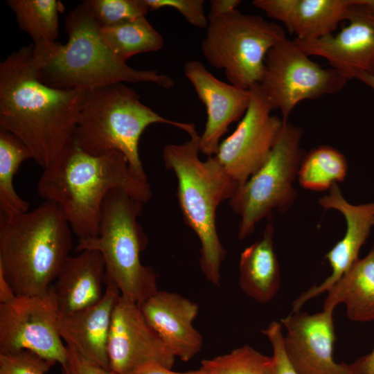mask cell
<instances>
[{
    "label": "cell",
    "instance_id": "obj_1",
    "mask_svg": "<svg viewBox=\"0 0 374 374\" xmlns=\"http://www.w3.org/2000/svg\"><path fill=\"white\" fill-rule=\"evenodd\" d=\"M33 52L30 44L0 63V129L19 138L45 169L73 142L88 90L42 83L34 69Z\"/></svg>",
    "mask_w": 374,
    "mask_h": 374
},
{
    "label": "cell",
    "instance_id": "obj_2",
    "mask_svg": "<svg viewBox=\"0 0 374 374\" xmlns=\"http://www.w3.org/2000/svg\"><path fill=\"white\" fill-rule=\"evenodd\" d=\"M114 189H122L143 204L152 197L148 182L132 175L121 152L91 155L75 140L44 169L37 184L39 197L60 207L78 240L98 235L104 200Z\"/></svg>",
    "mask_w": 374,
    "mask_h": 374
},
{
    "label": "cell",
    "instance_id": "obj_3",
    "mask_svg": "<svg viewBox=\"0 0 374 374\" xmlns=\"http://www.w3.org/2000/svg\"><path fill=\"white\" fill-rule=\"evenodd\" d=\"M68 41L51 46H33L37 78L57 89L91 90L116 83L151 82L169 89L174 80L156 70H139L119 60L105 41L100 27L82 1L65 19Z\"/></svg>",
    "mask_w": 374,
    "mask_h": 374
},
{
    "label": "cell",
    "instance_id": "obj_4",
    "mask_svg": "<svg viewBox=\"0 0 374 374\" xmlns=\"http://www.w3.org/2000/svg\"><path fill=\"white\" fill-rule=\"evenodd\" d=\"M60 207L44 201L15 215L0 213V267L17 296L46 293L73 247Z\"/></svg>",
    "mask_w": 374,
    "mask_h": 374
},
{
    "label": "cell",
    "instance_id": "obj_5",
    "mask_svg": "<svg viewBox=\"0 0 374 374\" xmlns=\"http://www.w3.org/2000/svg\"><path fill=\"white\" fill-rule=\"evenodd\" d=\"M190 136L181 144L166 145L163 160L176 176L177 197L185 223L199 240L200 269L207 280L219 286L226 252L217 232L216 211L223 201L233 197L238 186L214 156L200 160V136L196 132Z\"/></svg>",
    "mask_w": 374,
    "mask_h": 374
},
{
    "label": "cell",
    "instance_id": "obj_6",
    "mask_svg": "<svg viewBox=\"0 0 374 374\" xmlns=\"http://www.w3.org/2000/svg\"><path fill=\"white\" fill-rule=\"evenodd\" d=\"M165 123L189 135L196 132L192 123L166 118L144 105L139 95L124 83L112 84L86 93L74 133V140L86 152L102 155L121 152L136 179L148 181L139 153V142L146 127Z\"/></svg>",
    "mask_w": 374,
    "mask_h": 374
},
{
    "label": "cell",
    "instance_id": "obj_7",
    "mask_svg": "<svg viewBox=\"0 0 374 374\" xmlns=\"http://www.w3.org/2000/svg\"><path fill=\"white\" fill-rule=\"evenodd\" d=\"M143 206L125 190H111L103 204L98 235L78 240L75 247L78 253L98 251L105 262V277L116 284L121 296L139 306L158 291V274L141 261L148 242L137 220Z\"/></svg>",
    "mask_w": 374,
    "mask_h": 374
},
{
    "label": "cell",
    "instance_id": "obj_8",
    "mask_svg": "<svg viewBox=\"0 0 374 374\" xmlns=\"http://www.w3.org/2000/svg\"><path fill=\"white\" fill-rule=\"evenodd\" d=\"M286 37L277 24L235 9L208 21L201 50L211 66L224 70L230 84L249 89L261 81L267 53Z\"/></svg>",
    "mask_w": 374,
    "mask_h": 374
},
{
    "label": "cell",
    "instance_id": "obj_9",
    "mask_svg": "<svg viewBox=\"0 0 374 374\" xmlns=\"http://www.w3.org/2000/svg\"><path fill=\"white\" fill-rule=\"evenodd\" d=\"M303 131L288 122L265 163L229 199L231 209L240 217L238 238L244 240L272 211L285 212L295 201L293 183L305 155L301 146Z\"/></svg>",
    "mask_w": 374,
    "mask_h": 374
},
{
    "label": "cell",
    "instance_id": "obj_10",
    "mask_svg": "<svg viewBox=\"0 0 374 374\" xmlns=\"http://www.w3.org/2000/svg\"><path fill=\"white\" fill-rule=\"evenodd\" d=\"M348 80L332 67L326 69L310 58L287 37L267 53L259 85L273 110L284 123L302 100L317 99L341 90Z\"/></svg>",
    "mask_w": 374,
    "mask_h": 374
},
{
    "label": "cell",
    "instance_id": "obj_11",
    "mask_svg": "<svg viewBox=\"0 0 374 374\" xmlns=\"http://www.w3.org/2000/svg\"><path fill=\"white\" fill-rule=\"evenodd\" d=\"M59 316L52 286L44 294L0 304V353L29 350L62 367L67 348L58 332Z\"/></svg>",
    "mask_w": 374,
    "mask_h": 374
},
{
    "label": "cell",
    "instance_id": "obj_12",
    "mask_svg": "<svg viewBox=\"0 0 374 374\" xmlns=\"http://www.w3.org/2000/svg\"><path fill=\"white\" fill-rule=\"evenodd\" d=\"M249 90L251 100L245 114L214 155L238 188L267 160L286 123L271 114L273 109L259 84Z\"/></svg>",
    "mask_w": 374,
    "mask_h": 374
},
{
    "label": "cell",
    "instance_id": "obj_13",
    "mask_svg": "<svg viewBox=\"0 0 374 374\" xmlns=\"http://www.w3.org/2000/svg\"><path fill=\"white\" fill-rule=\"evenodd\" d=\"M107 356L114 374H130L150 364L171 368L176 359L140 307L121 296L112 314Z\"/></svg>",
    "mask_w": 374,
    "mask_h": 374
},
{
    "label": "cell",
    "instance_id": "obj_14",
    "mask_svg": "<svg viewBox=\"0 0 374 374\" xmlns=\"http://www.w3.org/2000/svg\"><path fill=\"white\" fill-rule=\"evenodd\" d=\"M333 312L315 314L298 311L280 320L286 355L299 374H353L349 364L333 358L335 335Z\"/></svg>",
    "mask_w": 374,
    "mask_h": 374
},
{
    "label": "cell",
    "instance_id": "obj_15",
    "mask_svg": "<svg viewBox=\"0 0 374 374\" xmlns=\"http://www.w3.org/2000/svg\"><path fill=\"white\" fill-rule=\"evenodd\" d=\"M347 20L348 24L336 34L294 41L308 55L326 60L348 80L374 74V15L353 0Z\"/></svg>",
    "mask_w": 374,
    "mask_h": 374
},
{
    "label": "cell",
    "instance_id": "obj_16",
    "mask_svg": "<svg viewBox=\"0 0 374 374\" xmlns=\"http://www.w3.org/2000/svg\"><path fill=\"white\" fill-rule=\"evenodd\" d=\"M184 72L206 110L199 151L209 157L215 155L229 126L245 114L251 100L250 90L217 79L198 60L186 62Z\"/></svg>",
    "mask_w": 374,
    "mask_h": 374
},
{
    "label": "cell",
    "instance_id": "obj_17",
    "mask_svg": "<svg viewBox=\"0 0 374 374\" xmlns=\"http://www.w3.org/2000/svg\"><path fill=\"white\" fill-rule=\"evenodd\" d=\"M325 210L334 209L344 217L346 229L344 235L326 254L331 274L320 285L301 294L293 303L292 311H300L309 300L327 292L359 258V253L374 227V202L353 205L344 197L338 184L319 199Z\"/></svg>",
    "mask_w": 374,
    "mask_h": 374
},
{
    "label": "cell",
    "instance_id": "obj_18",
    "mask_svg": "<svg viewBox=\"0 0 374 374\" xmlns=\"http://www.w3.org/2000/svg\"><path fill=\"white\" fill-rule=\"evenodd\" d=\"M140 309L176 358L193 359L202 350L203 337L193 326L198 305L176 292L158 290Z\"/></svg>",
    "mask_w": 374,
    "mask_h": 374
},
{
    "label": "cell",
    "instance_id": "obj_19",
    "mask_svg": "<svg viewBox=\"0 0 374 374\" xmlns=\"http://www.w3.org/2000/svg\"><path fill=\"white\" fill-rule=\"evenodd\" d=\"M106 287L101 299L79 311L60 316L57 329L66 345L73 347L91 362L109 370L107 342L112 314L121 292L105 277Z\"/></svg>",
    "mask_w": 374,
    "mask_h": 374
},
{
    "label": "cell",
    "instance_id": "obj_20",
    "mask_svg": "<svg viewBox=\"0 0 374 374\" xmlns=\"http://www.w3.org/2000/svg\"><path fill=\"white\" fill-rule=\"evenodd\" d=\"M252 4L281 22L299 40L332 34L347 20L353 0H254Z\"/></svg>",
    "mask_w": 374,
    "mask_h": 374
},
{
    "label": "cell",
    "instance_id": "obj_21",
    "mask_svg": "<svg viewBox=\"0 0 374 374\" xmlns=\"http://www.w3.org/2000/svg\"><path fill=\"white\" fill-rule=\"evenodd\" d=\"M105 265L97 251L84 250L69 256L52 287L60 313L71 314L99 301L103 296Z\"/></svg>",
    "mask_w": 374,
    "mask_h": 374
},
{
    "label": "cell",
    "instance_id": "obj_22",
    "mask_svg": "<svg viewBox=\"0 0 374 374\" xmlns=\"http://www.w3.org/2000/svg\"><path fill=\"white\" fill-rule=\"evenodd\" d=\"M274 229L268 219L262 238L240 254L239 286L255 301L266 303L276 294L280 283V267L274 248Z\"/></svg>",
    "mask_w": 374,
    "mask_h": 374
},
{
    "label": "cell",
    "instance_id": "obj_23",
    "mask_svg": "<svg viewBox=\"0 0 374 374\" xmlns=\"http://www.w3.org/2000/svg\"><path fill=\"white\" fill-rule=\"evenodd\" d=\"M323 310L334 311L344 303L353 321H374V242L368 253L359 258L328 291Z\"/></svg>",
    "mask_w": 374,
    "mask_h": 374
},
{
    "label": "cell",
    "instance_id": "obj_24",
    "mask_svg": "<svg viewBox=\"0 0 374 374\" xmlns=\"http://www.w3.org/2000/svg\"><path fill=\"white\" fill-rule=\"evenodd\" d=\"M15 15L19 28L33 39L35 48H46L56 42L59 35V12L62 8L57 0H7Z\"/></svg>",
    "mask_w": 374,
    "mask_h": 374
},
{
    "label": "cell",
    "instance_id": "obj_25",
    "mask_svg": "<svg viewBox=\"0 0 374 374\" xmlns=\"http://www.w3.org/2000/svg\"><path fill=\"white\" fill-rule=\"evenodd\" d=\"M33 159L28 148L11 132L0 129V213L15 215L28 211L29 203L16 193L14 177L21 163Z\"/></svg>",
    "mask_w": 374,
    "mask_h": 374
},
{
    "label": "cell",
    "instance_id": "obj_26",
    "mask_svg": "<svg viewBox=\"0 0 374 374\" xmlns=\"http://www.w3.org/2000/svg\"><path fill=\"white\" fill-rule=\"evenodd\" d=\"M100 31L115 56L123 62L136 54L158 51L164 44L162 35L145 17L100 28Z\"/></svg>",
    "mask_w": 374,
    "mask_h": 374
},
{
    "label": "cell",
    "instance_id": "obj_27",
    "mask_svg": "<svg viewBox=\"0 0 374 374\" xmlns=\"http://www.w3.org/2000/svg\"><path fill=\"white\" fill-rule=\"evenodd\" d=\"M347 171L348 163L344 155L333 147L322 145L305 154L297 178L303 188L322 191L344 181Z\"/></svg>",
    "mask_w": 374,
    "mask_h": 374
},
{
    "label": "cell",
    "instance_id": "obj_28",
    "mask_svg": "<svg viewBox=\"0 0 374 374\" xmlns=\"http://www.w3.org/2000/svg\"><path fill=\"white\" fill-rule=\"evenodd\" d=\"M200 367L206 374H275L273 357L265 355L248 345L203 359Z\"/></svg>",
    "mask_w": 374,
    "mask_h": 374
},
{
    "label": "cell",
    "instance_id": "obj_29",
    "mask_svg": "<svg viewBox=\"0 0 374 374\" xmlns=\"http://www.w3.org/2000/svg\"><path fill=\"white\" fill-rule=\"evenodd\" d=\"M100 28L117 26L142 17L150 10L145 0H86Z\"/></svg>",
    "mask_w": 374,
    "mask_h": 374
},
{
    "label": "cell",
    "instance_id": "obj_30",
    "mask_svg": "<svg viewBox=\"0 0 374 374\" xmlns=\"http://www.w3.org/2000/svg\"><path fill=\"white\" fill-rule=\"evenodd\" d=\"M55 364L29 350L0 353V374H46Z\"/></svg>",
    "mask_w": 374,
    "mask_h": 374
},
{
    "label": "cell",
    "instance_id": "obj_31",
    "mask_svg": "<svg viewBox=\"0 0 374 374\" xmlns=\"http://www.w3.org/2000/svg\"><path fill=\"white\" fill-rule=\"evenodd\" d=\"M150 10L163 8H172L177 10L192 26L207 28L208 17L205 13L204 0H145Z\"/></svg>",
    "mask_w": 374,
    "mask_h": 374
},
{
    "label": "cell",
    "instance_id": "obj_32",
    "mask_svg": "<svg viewBox=\"0 0 374 374\" xmlns=\"http://www.w3.org/2000/svg\"><path fill=\"white\" fill-rule=\"evenodd\" d=\"M262 332L267 337L273 348L275 374H299L286 355L281 323L272 321Z\"/></svg>",
    "mask_w": 374,
    "mask_h": 374
},
{
    "label": "cell",
    "instance_id": "obj_33",
    "mask_svg": "<svg viewBox=\"0 0 374 374\" xmlns=\"http://www.w3.org/2000/svg\"><path fill=\"white\" fill-rule=\"evenodd\" d=\"M67 359L62 366L64 374H114L88 360L73 347L66 345Z\"/></svg>",
    "mask_w": 374,
    "mask_h": 374
},
{
    "label": "cell",
    "instance_id": "obj_34",
    "mask_svg": "<svg viewBox=\"0 0 374 374\" xmlns=\"http://www.w3.org/2000/svg\"><path fill=\"white\" fill-rule=\"evenodd\" d=\"M241 3L240 0H211L210 1V12L208 15V21L226 15L235 9Z\"/></svg>",
    "mask_w": 374,
    "mask_h": 374
},
{
    "label": "cell",
    "instance_id": "obj_35",
    "mask_svg": "<svg viewBox=\"0 0 374 374\" xmlns=\"http://www.w3.org/2000/svg\"><path fill=\"white\" fill-rule=\"evenodd\" d=\"M130 374H206L201 367L197 370L186 372H175L171 368L157 364L145 365Z\"/></svg>",
    "mask_w": 374,
    "mask_h": 374
},
{
    "label": "cell",
    "instance_id": "obj_36",
    "mask_svg": "<svg viewBox=\"0 0 374 374\" xmlns=\"http://www.w3.org/2000/svg\"><path fill=\"white\" fill-rule=\"evenodd\" d=\"M349 367L353 374H374V348L349 364Z\"/></svg>",
    "mask_w": 374,
    "mask_h": 374
},
{
    "label": "cell",
    "instance_id": "obj_37",
    "mask_svg": "<svg viewBox=\"0 0 374 374\" xmlns=\"http://www.w3.org/2000/svg\"><path fill=\"white\" fill-rule=\"evenodd\" d=\"M17 296L5 276L3 268L0 267V304L10 303Z\"/></svg>",
    "mask_w": 374,
    "mask_h": 374
},
{
    "label": "cell",
    "instance_id": "obj_38",
    "mask_svg": "<svg viewBox=\"0 0 374 374\" xmlns=\"http://www.w3.org/2000/svg\"><path fill=\"white\" fill-rule=\"evenodd\" d=\"M357 80L368 85L374 91V74H362Z\"/></svg>",
    "mask_w": 374,
    "mask_h": 374
},
{
    "label": "cell",
    "instance_id": "obj_39",
    "mask_svg": "<svg viewBox=\"0 0 374 374\" xmlns=\"http://www.w3.org/2000/svg\"><path fill=\"white\" fill-rule=\"evenodd\" d=\"M355 2L364 7L370 13L374 15V0H355Z\"/></svg>",
    "mask_w": 374,
    "mask_h": 374
}]
</instances>
